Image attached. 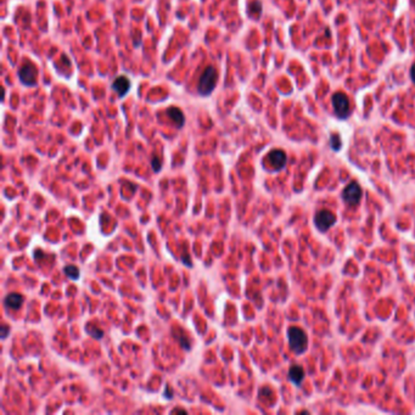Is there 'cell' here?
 I'll list each match as a JSON object with an SVG mask.
<instances>
[{
	"label": "cell",
	"instance_id": "6da1fadb",
	"mask_svg": "<svg viewBox=\"0 0 415 415\" xmlns=\"http://www.w3.org/2000/svg\"><path fill=\"white\" fill-rule=\"evenodd\" d=\"M217 82H218V71L216 69V67L213 66L206 67V69L202 72V74H201L200 81H199V85H198L199 94L202 95V97H208V95L215 90L216 85H217Z\"/></svg>",
	"mask_w": 415,
	"mask_h": 415
},
{
	"label": "cell",
	"instance_id": "7a4b0ae2",
	"mask_svg": "<svg viewBox=\"0 0 415 415\" xmlns=\"http://www.w3.org/2000/svg\"><path fill=\"white\" fill-rule=\"evenodd\" d=\"M287 337H289V346L296 354H302L306 352L308 346V339L302 329L292 326L287 330Z\"/></svg>",
	"mask_w": 415,
	"mask_h": 415
},
{
	"label": "cell",
	"instance_id": "3957f363",
	"mask_svg": "<svg viewBox=\"0 0 415 415\" xmlns=\"http://www.w3.org/2000/svg\"><path fill=\"white\" fill-rule=\"evenodd\" d=\"M332 107L335 110V114L340 118H347L351 114L349 100L344 93H336V94L332 95Z\"/></svg>",
	"mask_w": 415,
	"mask_h": 415
},
{
	"label": "cell",
	"instance_id": "277c9868",
	"mask_svg": "<svg viewBox=\"0 0 415 415\" xmlns=\"http://www.w3.org/2000/svg\"><path fill=\"white\" fill-rule=\"evenodd\" d=\"M314 223L320 232H326L336 223V216L329 210H320L314 216Z\"/></svg>",
	"mask_w": 415,
	"mask_h": 415
},
{
	"label": "cell",
	"instance_id": "5b68a950",
	"mask_svg": "<svg viewBox=\"0 0 415 415\" xmlns=\"http://www.w3.org/2000/svg\"><path fill=\"white\" fill-rule=\"evenodd\" d=\"M18 77L20 81L22 82V84L28 85V87H33L37 84V77H38V69L32 62H27L21 67L20 72H18Z\"/></svg>",
	"mask_w": 415,
	"mask_h": 415
},
{
	"label": "cell",
	"instance_id": "8992f818",
	"mask_svg": "<svg viewBox=\"0 0 415 415\" xmlns=\"http://www.w3.org/2000/svg\"><path fill=\"white\" fill-rule=\"evenodd\" d=\"M362 195H363V191H362L359 184L356 183V182L349 184L342 191V199H344L345 202L351 206L358 205V202L362 199Z\"/></svg>",
	"mask_w": 415,
	"mask_h": 415
},
{
	"label": "cell",
	"instance_id": "52a82bcc",
	"mask_svg": "<svg viewBox=\"0 0 415 415\" xmlns=\"http://www.w3.org/2000/svg\"><path fill=\"white\" fill-rule=\"evenodd\" d=\"M268 162L275 171H280L286 165V153L282 150H272L267 156Z\"/></svg>",
	"mask_w": 415,
	"mask_h": 415
},
{
	"label": "cell",
	"instance_id": "ba28073f",
	"mask_svg": "<svg viewBox=\"0 0 415 415\" xmlns=\"http://www.w3.org/2000/svg\"><path fill=\"white\" fill-rule=\"evenodd\" d=\"M112 89L117 93L119 98H123L131 89V81L126 76L117 77V78H115L114 83H112Z\"/></svg>",
	"mask_w": 415,
	"mask_h": 415
},
{
	"label": "cell",
	"instance_id": "9c48e42d",
	"mask_svg": "<svg viewBox=\"0 0 415 415\" xmlns=\"http://www.w3.org/2000/svg\"><path fill=\"white\" fill-rule=\"evenodd\" d=\"M4 304H5L6 308L14 309V311H17V309H20L21 307H22L23 296L20 294H16V292L9 294L8 296L5 297V299H4Z\"/></svg>",
	"mask_w": 415,
	"mask_h": 415
},
{
	"label": "cell",
	"instance_id": "30bf717a",
	"mask_svg": "<svg viewBox=\"0 0 415 415\" xmlns=\"http://www.w3.org/2000/svg\"><path fill=\"white\" fill-rule=\"evenodd\" d=\"M167 115H168V117L171 118V121L176 124L177 128H182V127L184 126L185 118H184V115L181 109L174 106L168 107V110H167Z\"/></svg>",
	"mask_w": 415,
	"mask_h": 415
},
{
	"label": "cell",
	"instance_id": "8fae6325",
	"mask_svg": "<svg viewBox=\"0 0 415 415\" xmlns=\"http://www.w3.org/2000/svg\"><path fill=\"white\" fill-rule=\"evenodd\" d=\"M289 379L295 383V385H301L304 379V370L299 365H292L289 370Z\"/></svg>",
	"mask_w": 415,
	"mask_h": 415
},
{
	"label": "cell",
	"instance_id": "7c38bea8",
	"mask_svg": "<svg viewBox=\"0 0 415 415\" xmlns=\"http://www.w3.org/2000/svg\"><path fill=\"white\" fill-rule=\"evenodd\" d=\"M64 273L71 280H77L79 278V269L73 265L66 266V267L64 268Z\"/></svg>",
	"mask_w": 415,
	"mask_h": 415
},
{
	"label": "cell",
	"instance_id": "4fadbf2b",
	"mask_svg": "<svg viewBox=\"0 0 415 415\" xmlns=\"http://www.w3.org/2000/svg\"><path fill=\"white\" fill-rule=\"evenodd\" d=\"M87 332L94 339H101L104 336V331L99 328H87Z\"/></svg>",
	"mask_w": 415,
	"mask_h": 415
},
{
	"label": "cell",
	"instance_id": "5bb4252c",
	"mask_svg": "<svg viewBox=\"0 0 415 415\" xmlns=\"http://www.w3.org/2000/svg\"><path fill=\"white\" fill-rule=\"evenodd\" d=\"M341 145V138H340L339 134H336V135L334 134V135L331 136V148L334 149V150H340Z\"/></svg>",
	"mask_w": 415,
	"mask_h": 415
},
{
	"label": "cell",
	"instance_id": "9a60e30c",
	"mask_svg": "<svg viewBox=\"0 0 415 415\" xmlns=\"http://www.w3.org/2000/svg\"><path fill=\"white\" fill-rule=\"evenodd\" d=\"M174 336H176V339H178L179 341H181V345L184 347V349H190V341H189V340H188V337L184 336L183 331H182L181 336H179V334H177V332H176V334H174Z\"/></svg>",
	"mask_w": 415,
	"mask_h": 415
},
{
	"label": "cell",
	"instance_id": "2e32d148",
	"mask_svg": "<svg viewBox=\"0 0 415 415\" xmlns=\"http://www.w3.org/2000/svg\"><path fill=\"white\" fill-rule=\"evenodd\" d=\"M151 166H152V169L155 172H160L161 168H162V162H161V160L158 157H152V161H151Z\"/></svg>",
	"mask_w": 415,
	"mask_h": 415
},
{
	"label": "cell",
	"instance_id": "e0dca14e",
	"mask_svg": "<svg viewBox=\"0 0 415 415\" xmlns=\"http://www.w3.org/2000/svg\"><path fill=\"white\" fill-rule=\"evenodd\" d=\"M261 10H262V5H261V3H258V1H253L250 5V11L255 13L257 16H260Z\"/></svg>",
	"mask_w": 415,
	"mask_h": 415
},
{
	"label": "cell",
	"instance_id": "ac0fdd59",
	"mask_svg": "<svg viewBox=\"0 0 415 415\" xmlns=\"http://www.w3.org/2000/svg\"><path fill=\"white\" fill-rule=\"evenodd\" d=\"M8 332H9V328L6 325H4L3 328H1V337H3V339H5L6 335H8Z\"/></svg>",
	"mask_w": 415,
	"mask_h": 415
},
{
	"label": "cell",
	"instance_id": "d6986e66",
	"mask_svg": "<svg viewBox=\"0 0 415 415\" xmlns=\"http://www.w3.org/2000/svg\"><path fill=\"white\" fill-rule=\"evenodd\" d=\"M410 77H412V81L415 83V64L410 68Z\"/></svg>",
	"mask_w": 415,
	"mask_h": 415
},
{
	"label": "cell",
	"instance_id": "ffe728a7",
	"mask_svg": "<svg viewBox=\"0 0 415 415\" xmlns=\"http://www.w3.org/2000/svg\"><path fill=\"white\" fill-rule=\"evenodd\" d=\"M167 395V398H168V399H171L172 398V395H173V393H172V391H171V388H168L167 387V393L165 392V396Z\"/></svg>",
	"mask_w": 415,
	"mask_h": 415
}]
</instances>
